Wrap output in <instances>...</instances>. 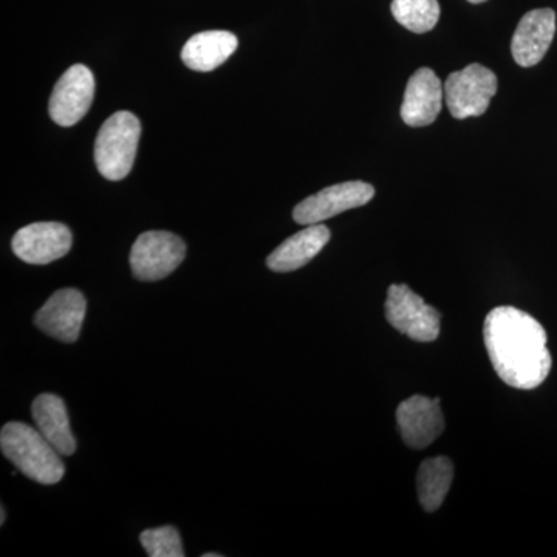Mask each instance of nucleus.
Here are the masks:
<instances>
[{
  "label": "nucleus",
  "instance_id": "f257e3e1",
  "mask_svg": "<svg viewBox=\"0 0 557 557\" xmlns=\"http://www.w3.org/2000/svg\"><path fill=\"white\" fill-rule=\"evenodd\" d=\"M483 339L498 379L520 391H533L547 380L553 359L547 332L516 307L491 310L483 324Z\"/></svg>",
  "mask_w": 557,
  "mask_h": 557
},
{
  "label": "nucleus",
  "instance_id": "f03ea898",
  "mask_svg": "<svg viewBox=\"0 0 557 557\" xmlns=\"http://www.w3.org/2000/svg\"><path fill=\"white\" fill-rule=\"evenodd\" d=\"M2 454L25 478L40 485H57L65 474L61 454L51 446L39 429L25 423H7L0 432Z\"/></svg>",
  "mask_w": 557,
  "mask_h": 557
},
{
  "label": "nucleus",
  "instance_id": "7ed1b4c3",
  "mask_svg": "<svg viewBox=\"0 0 557 557\" xmlns=\"http://www.w3.org/2000/svg\"><path fill=\"white\" fill-rule=\"evenodd\" d=\"M141 123L134 113L116 112L98 132L95 143V161L102 177L119 182L126 178L134 168Z\"/></svg>",
  "mask_w": 557,
  "mask_h": 557
},
{
  "label": "nucleus",
  "instance_id": "20e7f679",
  "mask_svg": "<svg viewBox=\"0 0 557 557\" xmlns=\"http://www.w3.org/2000/svg\"><path fill=\"white\" fill-rule=\"evenodd\" d=\"M496 94V73L480 64L450 73L445 83V102L457 120L483 115Z\"/></svg>",
  "mask_w": 557,
  "mask_h": 557
},
{
  "label": "nucleus",
  "instance_id": "39448f33",
  "mask_svg": "<svg viewBox=\"0 0 557 557\" xmlns=\"http://www.w3.org/2000/svg\"><path fill=\"white\" fill-rule=\"evenodd\" d=\"M386 318L392 327L418 343H432L440 335V313L424 302L408 285H391Z\"/></svg>",
  "mask_w": 557,
  "mask_h": 557
},
{
  "label": "nucleus",
  "instance_id": "423d86ee",
  "mask_svg": "<svg viewBox=\"0 0 557 557\" xmlns=\"http://www.w3.org/2000/svg\"><path fill=\"white\" fill-rule=\"evenodd\" d=\"M185 256L186 245L178 236L168 231H148L132 247V273L138 281H160L177 270Z\"/></svg>",
  "mask_w": 557,
  "mask_h": 557
},
{
  "label": "nucleus",
  "instance_id": "0eeeda50",
  "mask_svg": "<svg viewBox=\"0 0 557 557\" xmlns=\"http://www.w3.org/2000/svg\"><path fill=\"white\" fill-rule=\"evenodd\" d=\"M375 196V188L366 182H346L319 190L309 199L300 201L293 211L299 225H317L335 218L348 209L364 207Z\"/></svg>",
  "mask_w": 557,
  "mask_h": 557
},
{
  "label": "nucleus",
  "instance_id": "6e6552de",
  "mask_svg": "<svg viewBox=\"0 0 557 557\" xmlns=\"http://www.w3.org/2000/svg\"><path fill=\"white\" fill-rule=\"evenodd\" d=\"M94 98V73L86 65H72L58 81L51 94V120L62 127L75 126L89 112Z\"/></svg>",
  "mask_w": 557,
  "mask_h": 557
},
{
  "label": "nucleus",
  "instance_id": "1a4fd4ad",
  "mask_svg": "<svg viewBox=\"0 0 557 557\" xmlns=\"http://www.w3.org/2000/svg\"><path fill=\"white\" fill-rule=\"evenodd\" d=\"M72 231L58 222H39L24 226L14 234V255L32 265H49L64 258L72 248Z\"/></svg>",
  "mask_w": 557,
  "mask_h": 557
},
{
  "label": "nucleus",
  "instance_id": "9d476101",
  "mask_svg": "<svg viewBox=\"0 0 557 557\" xmlns=\"http://www.w3.org/2000/svg\"><path fill=\"white\" fill-rule=\"evenodd\" d=\"M86 310L87 302L83 293L75 288H62L36 313L35 324L51 338L75 343L79 338Z\"/></svg>",
  "mask_w": 557,
  "mask_h": 557
},
{
  "label": "nucleus",
  "instance_id": "9b49d317",
  "mask_svg": "<svg viewBox=\"0 0 557 557\" xmlns=\"http://www.w3.org/2000/svg\"><path fill=\"white\" fill-rule=\"evenodd\" d=\"M397 423L406 445L412 449H424L443 434L440 399L416 395L403 401L397 409Z\"/></svg>",
  "mask_w": 557,
  "mask_h": 557
},
{
  "label": "nucleus",
  "instance_id": "f8f14e48",
  "mask_svg": "<svg viewBox=\"0 0 557 557\" xmlns=\"http://www.w3.org/2000/svg\"><path fill=\"white\" fill-rule=\"evenodd\" d=\"M555 35V11L552 9L528 11L512 36V58L520 67H534L544 60Z\"/></svg>",
  "mask_w": 557,
  "mask_h": 557
},
{
  "label": "nucleus",
  "instance_id": "ddd939ff",
  "mask_svg": "<svg viewBox=\"0 0 557 557\" xmlns=\"http://www.w3.org/2000/svg\"><path fill=\"white\" fill-rule=\"evenodd\" d=\"M445 87L434 70L423 67L410 76L401 104V119L410 127L434 123L442 112Z\"/></svg>",
  "mask_w": 557,
  "mask_h": 557
},
{
  "label": "nucleus",
  "instance_id": "4468645a",
  "mask_svg": "<svg viewBox=\"0 0 557 557\" xmlns=\"http://www.w3.org/2000/svg\"><path fill=\"white\" fill-rule=\"evenodd\" d=\"M329 240L327 226L322 223L309 225L274 249L267 259V265L276 273H289V271L302 269L310 260L317 258Z\"/></svg>",
  "mask_w": 557,
  "mask_h": 557
},
{
  "label": "nucleus",
  "instance_id": "2eb2a0df",
  "mask_svg": "<svg viewBox=\"0 0 557 557\" xmlns=\"http://www.w3.org/2000/svg\"><path fill=\"white\" fill-rule=\"evenodd\" d=\"M33 420L44 435L61 456H73L76 440L70 429L67 408L62 398L53 394H42L32 406Z\"/></svg>",
  "mask_w": 557,
  "mask_h": 557
},
{
  "label": "nucleus",
  "instance_id": "dca6fc26",
  "mask_svg": "<svg viewBox=\"0 0 557 557\" xmlns=\"http://www.w3.org/2000/svg\"><path fill=\"white\" fill-rule=\"evenodd\" d=\"M239 46L236 35L231 32L211 30L194 35L185 44L182 60L186 67L196 72H211L223 64Z\"/></svg>",
  "mask_w": 557,
  "mask_h": 557
},
{
  "label": "nucleus",
  "instance_id": "f3484780",
  "mask_svg": "<svg viewBox=\"0 0 557 557\" xmlns=\"http://www.w3.org/2000/svg\"><path fill=\"white\" fill-rule=\"evenodd\" d=\"M454 465L448 457L428 458L417 475L418 497L424 511L434 512L442 507L453 485Z\"/></svg>",
  "mask_w": 557,
  "mask_h": 557
},
{
  "label": "nucleus",
  "instance_id": "a211bd4d",
  "mask_svg": "<svg viewBox=\"0 0 557 557\" xmlns=\"http://www.w3.org/2000/svg\"><path fill=\"white\" fill-rule=\"evenodd\" d=\"M391 10L398 24L418 35L431 32L440 20L437 0H392Z\"/></svg>",
  "mask_w": 557,
  "mask_h": 557
},
{
  "label": "nucleus",
  "instance_id": "6ab92c4d",
  "mask_svg": "<svg viewBox=\"0 0 557 557\" xmlns=\"http://www.w3.org/2000/svg\"><path fill=\"white\" fill-rule=\"evenodd\" d=\"M139 542L150 557H185L182 537L174 527L166 525L143 531Z\"/></svg>",
  "mask_w": 557,
  "mask_h": 557
},
{
  "label": "nucleus",
  "instance_id": "aec40b11",
  "mask_svg": "<svg viewBox=\"0 0 557 557\" xmlns=\"http://www.w3.org/2000/svg\"><path fill=\"white\" fill-rule=\"evenodd\" d=\"M0 515H2L0 516V523H2L3 525V523H5V508L2 507V511H0Z\"/></svg>",
  "mask_w": 557,
  "mask_h": 557
},
{
  "label": "nucleus",
  "instance_id": "412c9836",
  "mask_svg": "<svg viewBox=\"0 0 557 557\" xmlns=\"http://www.w3.org/2000/svg\"><path fill=\"white\" fill-rule=\"evenodd\" d=\"M222 555H218V553H208V555H203V557H220Z\"/></svg>",
  "mask_w": 557,
  "mask_h": 557
},
{
  "label": "nucleus",
  "instance_id": "4be33fe9",
  "mask_svg": "<svg viewBox=\"0 0 557 557\" xmlns=\"http://www.w3.org/2000/svg\"><path fill=\"white\" fill-rule=\"evenodd\" d=\"M468 2H471V3H483V2H486V0H468Z\"/></svg>",
  "mask_w": 557,
  "mask_h": 557
}]
</instances>
